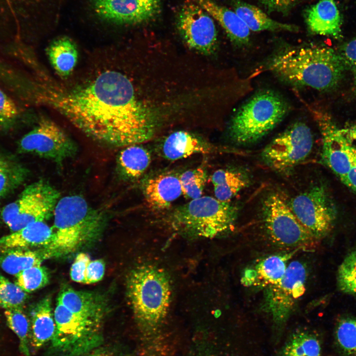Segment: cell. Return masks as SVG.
Segmentation results:
<instances>
[{
  "label": "cell",
  "instance_id": "obj_32",
  "mask_svg": "<svg viewBox=\"0 0 356 356\" xmlns=\"http://www.w3.org/2000/svg\"><path fill=\"white\" fill-rule=\"evenodd\" d=\"M27 175L22 166L0 156V198L19 186Z\"/></svg>",
  "mask_w": 356,
  "mask_h": 356
},
{
  "label": "cell",
  "instance_id": "obj_12",
  "mask_svg": "<svg viewBox=\"0 0 356 356\" xmlns=\"http://www.w3.org/2000/svg\"><path fill=\"white\" fill-rule=\"evenodd\" d=\"M22 153H31L61 163L74 157L78 147L74 141L55 123L41 120L19 142Z\"/></svg>",
  "mask_w": 356,
  "mask_h": 356
},
{
  "label": "cell",
  "instance_id": "obj_27",
  "mask_svg": "<svg viewBox=\"0 0 356 356\" xmlns=\"http://www.w3.org/2000/svg\"><path fill=\"white\" fill-rule=\"evenodd\" d=\"M151 159L149 152L142 146L134 144L125 147L117 158L118 171L124 179L135 180L147 170Z\"/></svg>",
  "mask_w": 356,
  "mask_h": 356
},
{
  "label": "cell",
  "instance_id": "obj_48",
  "mask_svg": "<svg viewBox=\"0 0 356 356\" xmlns=\"http://www.w3.org/2000/svg\"><path fill=\"white\" fill-rule=\"evenodd\" d=\"M356 356V355H355V356Z\"/></svg>",
  "mask_w": 356,
  "mask_h": 356
},
{
  "label": "cell",
  "instance_id": "obj_47",
  "mask_svg": "<svg viewBox=\"0 0 356 356\" xmlns=\"http://www.w3.org/2000/svg\"><path fill=\"white\" fill-rule=\"evenodd\" d=\"M79 356H91V353L89 354L88 353H87V354H85Z\"/></svg>",
  "mask_w": 356,
  "mask_h": 356
},
{
  "label": "cell",
  "instance_id": "obj_24",
  "mask_svg": "<svg viewBox=\"0 0 356 356\" xmlns=\"http://www.w3.org/2000/svg\"><path fill=\"white\" fill-rule=\"evenodd\" d=\"M295 249L289 253L269 256L260 261L256 269L248 271L244 276L247 278L245 283L264 287H269L278 283L283 277L287 262L298 251Z\"/></svg>",
  "mask_w": 356,
  "mask_h": 356
},
{
  "label": "cell",
  "instance_id": "obj_29",
  "mask_svg": "<svg viewBox=\"0 0 356 356\" xmlns=\"http://www.w3.org/2000/svg\"><path fill=\"white\" fill-rule=\"evenodd\" d=\"M215 198L222 202H229L248 184V180L242 172L219 169L211 177Z\"/></svg>",
  "mask_w": 356,
  "mask_h": 356
},
{
  "label": "cell",
  "instance_id": "obj_3",
  "mask_svg": "<svg viewBox=\"0 0 356 356\" xmlns=\"http://www.w3.org/2000/svg\"><path fill=\"white\" fill-rule=\"evenodd\" d=\"M53 216L52 240L40 248L44 260L64 257L77 251L98 237L105 222L103 214L90 206L78 195L60 198Z\"/></svg>",
  "mask_w": 356,
  "mask_h": 356
},
{
  "label": "cell",
  "instance_id": "obj_23",
  "mask_svg": "<svg viewBox=\"0 0 356 356\" xmlns=\"http://www.w3.org/2000/svg\"><path fill=\"white\" fill-rule=\"evenodd\" d=\"M161 150L164 158L174 161L194 154L208 153L212 150V146L190 133L178 131L171 134L164 140Z\"/></svg>",
  "mask_w": 356,
  "mask_h": 356
},
{
  "label": "cell",
  "instance_id": "obj_35",
  "mask_svg": "<svg viewBox=\"0 0 356 356\" xmlns=\"http://www.w3.org/2000/svg\"><path fill=\"white\" fill-rule=\"evenodd\" d=\"M337 284L342 292L356 295V249L349 253L339 266Z\"/></svg>",
  "mask_w": 356,
  "mask_h": 356
},
{
  "label": "cell",
  "instance_id": "obj_5",
  "mask_svg": "<svg viewBox=\"0 0 356 356\" xmlns=\"http://www.w3.org/2000/svg\"><path fill=\"white\" fill-rule=\"evenodd\" d=\"M289 110V104L277 92L260 91L244 103L232 118L229 137L237 144L255 143L276 127Z\"/></svg>",
  "mask_w": 356,
  "mask_h": 356
},
{
  "label": "cell",
  "instance_id": "obj_39",
  "mask_svg": "<svg viewBox=\"0 0 356 356\" xmlns=\"http://www.w3.org/2000/svg\"><path fill=\"white\" fill-rule=\"evenodd\" d=\"M301 0H258L259 3L269 13L276 12L288 14Z\"/></svg>",
  "mask_w": 356,
  "mask_h": 356
},
{
  "label": "cell",
  "instance_id": "obj_21",
  "mask_svg": "<svg viewBox=\"0 0 356 356\" xmlns=\"http://www.w3.org/2000/svg\"><path fill=\"white\" fill-rule=\"evenodd\" d=\"M53 235L52 227L44 222L30 223L0 238V252L15 248H40L48 245Z\"/></svg>",
  "mask_w": 356,
  "mask_h": 356
},
{
  "label": "cell",
  "instance_id": "obj_38",
  "mask_svg": "<svg viewBox=\"0 0 356 356\" xmlns=\"http://www.w3.org/2000/svg\"><path fill=\"white\" fill-rule=\"evenodd\" d=\"M19 116L15 102L0 88V127L5 130L10 128Z\"/></svg>",
  "mask_w": 356,
  "mask_h": 356
},
{
  "label": "cell",
  "instance_id": "obj_44",
  "mask_svg": "<svg viewBox=\"0 0 356 356\" xmlns=\"http://www.w3.org/2000/svg\"><path fill=\"white\" fill-rule=\"evenodd\" d=\"M91 356H121L113 350L102 349L97 350L91 353Z\"/></svg>",
  "mask_w": 356,
  "mask_h": 356
},
{
  "label": "cell",
  "instance_id": "obj_14",
  "mask_svg": "<svg viewBox=\"0 0 356 356\" xmlns=\"http://www.w3.org/2000/svg\"><path fill=\"white\" fill-rule=\"evenodd\" d=\"M322 137L321 159L341 180L356 158V148L326 114L312 110Z\"/></svg>",
  "mask_w": 356,
  "mask_h": 356
},
{
  "label": "cell",
  "instance_id": "obj_26",
  "mask_svg": "<svg viewBox=\"0 0 356 356\" xmlns=\"http://www.w3.org/2000/svg\"><path fill=\"white\" fill-rule=\"evenodd\" d=\"M46 53L52 67L59 76L66 77L71 74L78 59L77 47L72 40L63 37L53 40L48 46Z\"/></svg>",
  "mask_w": 356,
  "mask_h": 356
},
{
  "label": "cell",
  "instance_id": "obj_46",
  "mask_svg": "<svg viewBox=\"0 0 356 356\" xmlns=\"http://www.w3.org/2000/svg\"><path fill=\"white\" fill-rule=\"evenodd\" d=\"M142 1L154 7H159L160 0H141Z\"/></svg>",
  "mask_w": 356,
  "mask_h": 356
},
{
  "label": "cell",
  "instance_id": "obj_11",
  "mask_svg": "<svg viewBox=\"0 0 356 356\" xmlns=\"http://www.w3.org/2000/svg\"><path fill=\"white\" fill-rule=\"evenodd\" d=\"M313 144L310 128L298 122L276 136L264 149L261 156L268 167L284 172L304 161L311 153Z\"/></svg>",
  "mask_w": 356,
  "mask_h": 356
},
{
  "label": "cell",
  "instance_id": "obj_18",
  "mask_svg": "<svg viewBox=\"0 0 356 356\" xmlns=\"http://www.w3.org/2000/svg\"><path fill=\"white\" fill-rule=\"evenodd\" d=\"M142 190L147 205L158 210L169 208L182 194L179 176L171 173L148 179L144 182Z\"/></svg>",
  "mask_w": 356,
  "mask_h": 356
},
{
  "label": "cell",
  "instance_id": "obj_41",
  "mask_svg": "<svg viewBox=\"0 0 356 356\" xmlns=\"http://www.w3.org/2000/svg\"><path fill=\"white\" fill-rule=\"evenodd\" d=\"M105 269V263L102 260H90L86 270L85 284H92L101 280Z\"/></svg>",
  "mask_w": 356,
  "mask_h": 356
},
{
  "label": "cell",
  "instance_id": "obj_28",
  "mask_svg": "<svg viewBox=\"0 0 356 356\" xmlns=\"http://www.w3.org/2000/svg\"><path fill=\"white\" fill-rule=\"evenodd\" d=\"M0 253V267L14 276L25 269L41 265L44 260L40 249L15 248Z\"/></svg>",
  "mask_w": 356,
  "mask_h": 356
},
{
  "label": "cell",
  "instance_id": "obj_8",
  "mask_svg": "<svg viewBox=\"0 0 356 356\" xmlns=\"http://www.w3.org/2000/svg\"><path fill=\"white\" fill-rule=\"evenodd\" d=\"M53 315L56 331L51 347L57 355L79 356L102 343L100 326L75 314L58 301Z\"/></svg>",
  "mask_w": 356,
  "mask_h": 356
},
{
  "label": "cell",
  "instance_id": "obj_22",
  "mask_svg": "<svg viewBox=\"0 0 356 356\" xmlns=\"http://www.w3.org/2000/svg\"><path fill=\"white\" fill-rule=\"evenodd\" d=\"M29 344L38 350L52 340L56 324L52 313L51 300L45 297L34 307L30 313Z\"/></svg>",
  "mask_w": 356,
  "mask_h": 356
},
{
  "label": "cell",
  "instance_id": "obj_7",
  "mask_svg": "<svg viewBox=\"0 0 356 356\" xmlns=\"http://www.w3.org/2000/svg\"><path fill=\"white\" fill-rule=\"evenodd\" d=\"M261 214L270 239L282 248L311 249L318 240L298 221L288 202L280 193L272 191L263 198Z\"/></svg>",
  "mask_w": 356,
  "mask_h": 356
},
{
  "label": "cell",
  "instance_id": "obj_20",
  "mask_svg": "<svg viewBox=\"0 0 356 356\" xmlns=\"http://www.w3.org/2000/svg\"><path fill=\"white\" fill-rule=\"evenodd\" d=\"M222 27L234 44L243 46L249 44L250 30L234 11L211 0H194Z\"/></svg>",
  "mask_w": 356,
  "mask_h": 356
},
{
  "label": "cell",
  "instance_id": "obj_42",
  "mask_svg": "<svg viewBox=\"0 0 356 356\" xmlns=\"http://www.w3.org/2000/svg\"><path fill=\"white\" fill-rule=\"evenodd\" d=\"M343 54L346 60L356 71V38L346 44L343 47Z\"/></svg>",
  "mask_w": 356,
  "mask_h": 356
},
{
  "label": "cell",
  "instance_id": "obj_31",
  "mask_svg": "<svg viewBox=\"0 0 356 356\" xmlns=\"http://www.w3.org/2000/svg\"><path fill=\"white\" fill-rule=\"evenodd\" d=\"M4 315L9 328L19 341V350L25 356H31L29 344L30 319L23 308L4 310Z\"/></svg>",
  "mask_w": 356,
  "mask_h": 356
},
{
  "label": "cell",
  "instance_id": "obj_4",
  "mask_svg": "<svg viewBox=\"0 0 356 356\" xmlns=\"http://www.w3.org/2000/svg\"><path fill=\"white\" fill-rule=\"evenodd\" d=\"M127 291L142 334L147 338H152L162 324L170 307L171 285L168 275L154 266H138L129 275Z\"/></svg>",
  "mask_w": 356,
  "mask_h": 356
},
{
  "label": "cell",
  "instance_id": "obj_33",
  "mask_svg": "<svg viewBox=\"0 0 356 356\" xmlns=\"http://www.w3.org/2000/svg\"><path fill=\"white\" fill-rule=\"evenodd\" d=\"M335 340L340 351L346 356L356 355V317H345L338 322Z\"/></svg>",
  "mask_w": 356,
  "mask_h": 356
},
{
  "label": "cell",
  "instance_id": "obj_43",
  "mask_svg": "<svg viewBox=\"0 0 356 356\" xmlns=\"http://www.w3.org/2000/svg\"><path fill=\"white\" fill-rule=\"evenodd\" d=\"M341 181L356 193V158L345 177Z\"/></svg>",
  "mask_w": 356,
  "mask_h": 356
},
{
  "label": "cell",
  "instance_id": "obj_2",
  "mask_svg": "<svg viewBox=\"0 0 356 356\" xmlns=\"http://www.w3.org/2000/svg\"><path fill=\"white\" fill-rule=\"evenodd\" d=\"M265 67L291 86L326 90L336 86L345 66L343 59L333 49L303 44L286 46L275 52Z\"/></svg>",
  "mask_w": 356,
  "mask_h": 356
},
{
  "label": "cell",
  "instance_id": "obj_19",
  "mask_svg": "<svg viewBox=\"0 0 356 356\" xmlns=\"http://www.w3.org/2000/svg\"><path fill=\"white\" fill-rule=\"evenodd\" d=\"M57 301L75 314L100 326L104 305L99 296L66 288L60 292Z\"/></svg>",
  "mask_w": 356,
  "mask_h": 356
},
{
  "label": "cell",
  "instance_id": "obj_25",
  "mask_svg": "<svg viewBox=\"0 0 356 356\" xmlns=\"http://www.w3.org/2000/svg\"><path fill=\"white\" fill-rule=\"evenodd\" d=\"M232 5L233 10L250 31L297 32L299 30V28L296 25L279 22L271 19L254 5L240 0H234Z\"/></svg>",
  "mask_w": 356,
  "mask_h": 356
},
{
  "label": "cell",
  "instance_id": "obj_37",
  "mask_svg": "<svg viewBox=\"0 0 356 356\" xmlns=\"http://www.w3.org/2000/svg\"><path fill=\"white\" fill-rule=\"evenodd\" d=\"M28 295L15 283L0 274V306L4 310L23 308Z\"/></svg>",
  "mask_w": 356,
  "mask_h": 356
},
{
  "label": "cell",
  "instance_id": "obj_16",
  "mask_svg": "<svg viewBox=\"0 0 356 356\" xmlns=\"http://www.w3.org/2000/svg\"><path fill=\"white\" fill-rule=\"evenodd\" d=\"M95 13L101 18L117 24H132L153 18L159 8L141 0H93Z\"/></svg>",
  "mask_w": 356,
  "mask_h": 356
},
{
  "label": "cell",
  "instance_id": "obj_15",
  "mask_svg": "<svg viewBox=\"0 0 356 356\" xmlns=\"http://www.w3.org/2000/svg\"><path fill=\"white\" fill-rule=\"evenodd\" d=\"M178 30L186 44L202 52L215 49L217 31L212 17L194 0L186 2L177 18Z\"/></svg>",
  "mask_w": 356,
  "mask_h": 356
},
{
  "label": "cell",
  "instance_id": "obj_40",
  "mask_svg": "<svg viewBox=\"0 0 356 356\" xmlns=\"http://www.w3.org/2000/svg\"><path fill=\"white\" fill-rule=\"evenodd\" d=\"M90 260L89 255L85 253H80L76 256L70 272L73 281L85 284V272Z\"/></svg>",
  "mask_w": 356,
  "mask_h": 356
},
{
  "label": "cell",
  "instance_id": "obj_10",
  "mask_svg": "<svg viewBox=\"0 0 356 356\" xmlns=\"http://www.w3.org/2000/svg\"><path fill=\"white\" fill-rule=\"evenodd\" d=\"M294 215L317 239L332 229L337 212L325 187L318 184L310 186L288 202Z\"/></svg>",
  "mask_w": 356,
  "mask_h": 356
},
{
  "label": "cell",
  "instance_id": "obj_13",
  "mask_svg": "<svg viewBox=\"0 0 356 356\" xmlns=\"http://www.w3.org/2000/svg\"><path fill=\"white\" fill-rule=\"evenodd\" d=\"M307 276L306 266L300 261H294L287 266L282 279L267 287L265 310L277 326L286 323L297 301L304 294Z\"/></svg>",
  "mask_w": 356,
  "mask_h": 356
},
{
  "label": "cell",
  "instance_id": "obj_9",
  "mask_svg": "<svg viewBox=\"0 0 356 356\" xmlns=\"http://www.w3.org/2000/svg\"><path fill=\"white\" fill-rule=\"evenodd\" d=\"M60 197L59 191L47 181H35L2 209V219L12 232L32 223L44 222L53 215Z\"/></svg>",
  "mask_w": 356,
  "mask_h": 356
},
{
  "label": "cell",
  "instance_id": "obj_36",
  "mask_svg": "<svg viewBox=\"0 0 356 356\" xmlns=\"http://www.w3.org/2000/svg\"><path fill=\"white\" fill-rule=\"evenodd\" d=\"M15 277V283L26 293L44 287L49 280L47 269L41 265L25 269L17 274Z\"/></svg>",
  "mask_w": 356,
  "mask_h": 356
},
{
  "label": "cell",
  "instance_id": "obj_34",
  "mask_svg": "<svg viewBox=\"0 0 356 356\" xmlns=\"http://www.w3.org/2000/svg\"><path fill=\"white\" fill-rule=\"evenodd\" d=\"M207 178L206 171L201 167L183 172L179 176L182 194L191 200L201 197Z\"/></svg>",
  "mask_w": 356,
  "mask_h": 356
},
{
  "label": "cell",
  "instance_id": "obj_6",
  "mask_svg": "<svg viewBox=\"0 0 356 356\" xmlns=\"http://www.w3.org/2000/svg\"><path fill=\"white\" fill-rule=\"evenodd\" d=\"M237 214V208L230 202L205 196L176 208L170 219L175 229L182 234L212 238L229 229Z\"/></svg>",
  "mask_w": 356,
  "mask_h": 356
},
{
  "label": "cell",
  "instance_id": "obj_17",
  "mask_svg": "<svg viewBox=\"0 0 356 356\" xmlns=\"http://www.w3.org/2000/svg\"><path fill=\"white\" fill-rule=\"evenodd\" d=\"M309 32L313 34L340 38L342 19L335 0H319L304 14Z\"/></svg>",
  "mask_w": 356,
  "mask_h": 356
},
{
  "label": "cell",
  "instance_id": "obj_1",
  "mask_svg": "<svg viewBox=\"0 0 356 356\" xmlns=\"http://www.w3.org/2000/svg\"><path fill=\"white\" fill-rule=\"evenodd\" d=\"M138 95L126 75L107 69L70 89H45L40 99L91 138L126 147L149 140L158 129V117Z\"/></svg>",
  "mask_w": 356,
  "mask_h": 356
},
{
  "label": "cell",
  "instance_id": "obj_30",
  "mask_svg": "<svg viewBox=\"0 0 356 356\" xmlns=\"http://www.w3.org/2000/svg\"><path fill=\"white\" fill-rule=\"evenodd\" d=\"M321 346L317 337L311 332L298 331L289 337L280 356H320Z\"/></svg>",
  "mask_w": 356,
  "mask_h": 356
},
{
  "label": "cell",
  "instance_id": "obj_45",
  "mask_svg": "<svg viewBox=\"0 0 356 356\" xmlns=\"http://www.w3.org/2000/svg\"><path fill=\"white\" fill-rule=\"evenodd\" d=\"M342 130L346 135L351 141H356V125H353Z\"/></svg>",
  "mask_w": 356,
  "mask_h": 356
}]
</instances>
